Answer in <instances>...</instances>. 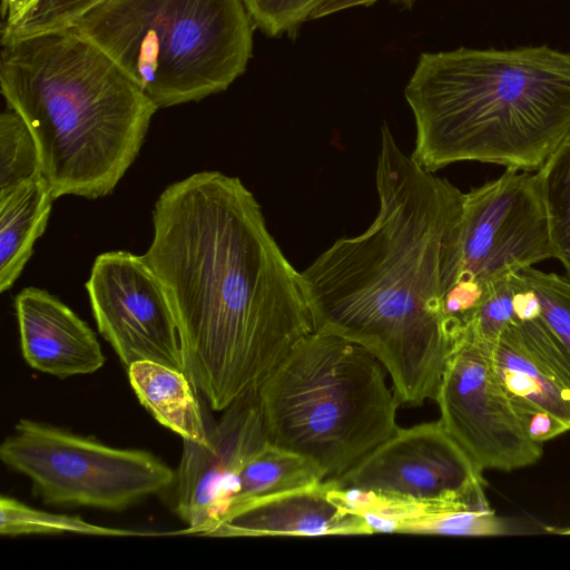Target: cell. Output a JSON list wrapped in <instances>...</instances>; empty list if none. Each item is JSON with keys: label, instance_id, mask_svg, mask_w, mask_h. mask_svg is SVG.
<instances>
[{"label": "cell", "instance_id": "cell-1", "mask_svg": "<svg viewBox=\"0 0 570 570\" xmlns=\"http://www.w3.org/2000/svg\"><path fill=\"white\" fill-rule=\"evenodd\" d=\"M153 226L142 257L169 298L186 375L225 411L314 331L301 273L238 177L205 170L170 184Z\"/></svg>", "mask_w": 570, "mask_h": 570}, {"label": "cell", "instance_id": "cell-2", "mask_svg": "<svg viewBox=\"0 0 570 570\" xmlns=\"http://www.w3.org/2000/svg\"><path fill=\"white\" fill-rule=\"evenodd\" d=\"M379 213L301 273L314 332L372 353L400 403L435 397L461 324L444 298L462 273L464 193L420 167L381 128Z\"/></svg>", "mask_w": 570, "mask_h": 570}, {"label": "cell", "instance_id": "cell-3", "mask_svg": "<svg viewBox=\"0 0 570 570\" xmlns=\"http://www.w3.org/2000/svg\"><path fill=\"white\" fill-rule=\"evenodd\" d=\"M0 86L36 141L55 200L114 191L158 107L100 47L71 27L1 38Z\"/></svg>", "mask_w": 570, "mask_h": 570}, {"label": "cell", "instance_id": "cell-4", "mask_svg": "<svg viewBox=\"0 0 570 570\" xmlns=\"http://www.w3.org/2000/svg\"><path fill=\"white\" fill-rule=\"evenodd\" d=\"M411 158L539 170L570 131V53L549 46L423 52L405 87Z\"/></svg>", "mask_w": 570, "mask_h": 570}, {"label": "cell", "instance_id": "cell-5", "mask_svg": "<svg viewBox=\"0 0 570 570\" xmlns=\"http://www.w3.org/2000/svg\"><path fill=\"white\" fill-rule=\"evenodd\" d=\"M385 367L343 337H302L259 386L267 439L316 464L326 479L358 464L400 429Z\"/></svg>", "mask_w": 570, "mask_h": 570}, {"label": "cell", "instance_id": "cell-6", "mask_svg": "<svg viewBox=\"0 0 570 570\" xmlns=\"http://www.w3.org/2000/svg\"><path fill=\"white\" fill-rule=\"evenodd\" d=\"M68 27L109 55L159 108L226 90L248 65L244 0H99Z\"/></svg>", "mask_w": 570, "mask_h": 570}, {"label": "cell", "instance_id": "cell-7", "mask_svg": "<svg viewBox=\"0 0 570 570\" xmlns=\"http://www.w3.org/2000/svg\"><path fill=\"white\" fill-rule=\"evenodd\" d=\"M1 461L26 475L47 504L120 511L163 493L176 472L145 450L117 449L57 426L20 420L0 446Z\"/></svg>", "mask_w": 570, "mask_h": 570}, {"label": "cell", "instance_id": "cell-8", "mask_svg": "<svg viewBox=\"0 0 570 570\" xmlns=\"http://www.w3.org/2000/svg\"><path fill=\"white\" fill-rule=\"evenodd\" d=\"M482 471L440 421L399 429L346 473L342 488L364 491L358 513L397 532L401 522L451 508L487 503Z\"/></svg>", "mask_w": 570, "mask_h": 570}, {"label": "cell", "instance_id": "cell-9", "mask_svg": "<svg viewBox=\"0 0 570 570\" xmlns=\"http://www.w3.org/2000/svg\"><path fill=\"white\" fill-rule=\"evenodd\" d=\"M440 422L484 470L535 464L543 452L520 423L492 365L489 344L465 327L455 336L434 397Z\"/></svg>", "mask_w": 570, "mask_h": 570}, {"label": "cell", "instance_id": "cell-10", "mask_svg": "<svg viewBox=\"0 0 570 570\" xmlns=\"http://www.w3.org/2000/svg\"><path fill=\"white\" fill-rule=\"evenodd\" d=\"M548 258L554 250L535 174L507 168L465 193L460 279L475 282L484 294Z\"/></svg>", "mask_w": 570, "mask_h": 570}, {"label": "cell", "instance_id": "cell-11", "mask_svg": "<svg viewBox=\"0 0 570 570\" xmlns=\"http://www.w3.org/2000/svg\"><path fill=\"white\" fill-rule=\"evenodd\" d=\"M85 286L98 331L126 368L153 361L186 374L169 298L142 255L99 254Z\"/></svg>", "mask_w": 570, "mask_h": 570}, {"label": "cell", "instance_id": "cell-12", "mask_svg": "<svg viewBox=\"0 0 570 570\" xmlns=\"http://www.w3.org/2000/svg\"><path fill=\"white\" fill-rule=\"evenodd\" d=\"M257 391L224 411L208 429L206 443L183 440L175 510L188 525L184 532L206 535L222 521L242 469L268 442Z\"/></svg>", "mask_w": 570, "mask_h": 570}, {"label": "cell", "instance_id": "cell-13", "mask_svg": "<svg viewBox=\"0 0 570 570\" xmlns=\"http://www.w3.org/2000/svg\"><path fill=\"white\" fill-rule=\"evenodd\" d=\"M489 347L527 434L543 444L570 431V352L544 320H515Z\"/></svg>", "mask_w": 570, "mask_h": 570}, {"label": "cell", "instance_id": "cell-14", "mask_svg": "<svg viewBox=\"0 0 570 570\" xmlns=\"http://www.w3.org/2000/svg\"><path fill=\"white\" fill-rule=\"evenodd\" d=\"M21 352L30 367L59 379L92 374L105 364L94 331L57 296L37 287L14 298Z\"/></svg>", "mask_w": 570, "mask_h": 570}, {"label": "cell", "instance_id": "cell-15", "mask_svg": "<svg viewBox=\"0 0 570 570\" xmlns=\"http://www.w3.org/2000/svg\"><path fill=\"white\" fill-rule=\"evenodd\" d=\"M333 478L247 502L227 513L208 537L372 534L364 518L345 509Z\"/></svg>", "mask_w": 570, "mask_h": 570}, {"label": "cell", "instance_id": "cell-16", "mask_svg": "<svg viewBox=\"0 0 570 570\" xmlns=\"http://www.w3.org/2000/svg\"><path fill=\"white\" fill-rule=\"evenodd\" d=\"M55 198L42 175L0 197V292L12 287L46 230Z\"/></svg>", "mask_w": 570, "mask_h": 570}, {"label": "cell", "instance_id": "cell-17", "mask_svg": "<svg viewBox=\"0 0 570 570\" xmlns=\"http://www.w3.org/2000/svg\"><path fill=\"white\" fill-rule=\"evenodd\" d=\"M127 371L135 394L157 422L183 440L208 441L195 389L185 373L153 361L135 362Z\"/></svg>", "mask_w": 570, "mask_h": 570}, {"label": "cell", "instance_id": "cell-18", "mask_svg": "<svg viewBox=\"0 0 570 570\" xmlns=\"http://www.w3.org/2000/svg\"><path fill=\"white\" fill-rule=\"evenodd\" d=\"M325 479L312 461L268 441L242 469L227 513L247 502L315 485Z\"/></svg>", "mask_w": 570, "mask_h": 570}, {"label": "cell", "instance_id": "cell-19", "mask_svg": "<svg viewBox=\"0 0 570 570\" xmlns=\"http://www.w3.org/2000/svg\"><path fill=\"white\" fill-rule=\"evenodd\" d=\"M548 215L554 258L570 278V131L535 173Z\"/></svg>", "mask_w": 570, "mask_h": 570}, {"label": "cell", "instance_id": "cell-20", "mask_svg": "<svg viewBox=\"0 0 570 570\" xmlns=\"http://www.w3.org/2000/svg\"><path fill=\"white\" fill-rule=\"evenodd\" d=\"M78 533L87 535H132L136 532L107 528L85 521L77 515L42 511L13 498H0V534L8 537L29 534Z\"/></svg>", "mask_w": 570, "mask_h": 570}, {"label": "cell", "instance_id": "cell-21", "mask_svg": "<svg viewBox=\"0 0 570 570\" xmlns=\"http://www.w3.org/2000/svg\"><path fill=\"white\" fill-rule=\"evenodd\" d=\"M39 175L33 136L21 116L8 108L0 115V197Z\"/></svg>", "mask_w": 570, "mask_h": 570}, {"label": "cell", "instance_id": "cell-22", "mask_svg": "<svg viewBox=\"0 0 570 570\" xmlns=\"http://www.w3.org/2000/svg\"><path fill=\"white\" fill-rule=\"evenodd\" d=\"M397 532L483 537L507 534L510 532V527L487 502L451 508L405 520L400 523Z\"/></svg>", "mask_w": 570, "mask_h": 570}, {"label": "cell", "instance_id": "cell-23", "mask_svg": "<svg viewBox=\"0 0 570 570\" xmlns=\"http://www.w3.org/2000/svg\"><path fill=\"white\" fill-rule=\"evenodd\" d=\"M521 283L522 278L517 273L491 287L479 304L460 318L462 326L479 341L489 345L494 343L503 330L517 320L513 296Z\"/></svg>", "mask_w": 570, "mask_h": 570}, {"label": "cell", "instance_id": "cell-24", "mask_svg": "<svg viewBox=\"0 0 570 570\" xmlns=\"http://www.w3.org/2000/svg\"><path fill=\"white\" fill-rule=\"evenodd\" d=\"M99 0H28L22 9L4 21L1 38L28 36L67 28L69 23Z\"/></svg>", "mask_w": 570, "mask_h": 570}, {"label": "cell", "instance_id": "cell-25", "mask_svg": "<svg viewBox=\"0 0 570 570\" xmlns=\"http://www.w3.org/2000/svg\"><path fill=\"white\" fill-rule=\"evenodd\" d=\"M519 273L537 294L541 317L570 352V278L533 266Z\"/></svg>", "mask_w": 570, "mask_h": 570}, {"label": "cell", "instance_id": "cell-26", "mask_svg": "<svg viewBox=\"0 0 570 570\" xmlns=\"http://www.w3.org/2000/svg\"><path fill=\"white\" fill-rule=\"evenodd\" d=\"M321 0H244L255 28L268 37L294 38Z\"/></svg>", "mask_w": 570, "mask_h": 570}, {"label": "cell", "instance_id": "cell-27", "mask_svg": "<svg viewBox=\"0 0 570 570\" xmlns=\"http://www.w3.org/2000/svg\"><path fill=\"white\" fill-rule=\"evenodd\" d=\"M513 307L518 321H529L541 316L539 298L523 278L520 288L514 293Z\"/></svg>", "mask_w": 570, "mask_h": 570}, {"label": "cell", "instance_id": "cell-28", "mask_svg": "<svg viewBox=\"0 0 570 570\" xmlns=\"http://www.w3.org/2000/svg\"><path fill=\"white\" fill-rule=\"evenodd\" d=\"M379 0H321L311 14L309 20L320 19L354 7H368ZM416 0H396L403 6H411Z\"/></svg>", "mask_w": 570, "mask_h": 570}, {"label": "cell", "instance_id": "cell-29", "mask_svg": "<svg viewBox=\"0 0 570 570\" xmlns=\"http://www.w3.org/2000/svg\"><path fill=\"white\" fill-rule=\"evenodd\" d=\"M28 0H2L1 12L4 21L14 17Z\"/></svg>", "mask_w": 570, "mask_h": 570}]
</instances>
